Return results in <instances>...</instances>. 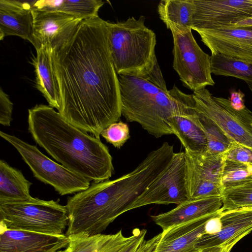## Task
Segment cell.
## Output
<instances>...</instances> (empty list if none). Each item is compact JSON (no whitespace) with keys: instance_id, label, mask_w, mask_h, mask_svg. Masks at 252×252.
<instances>
[{"instance_id":"1","label":"cell","mask_w":252,"mask_h":252,"mask_svg":"<svg viewBox=\"0 0 252 252\" xmlns=\"http://www.w3.org/2000/svg\"><path fill=\"white\" fill-rule=\"evenodd\" d=\"M52 57L60 95L58 112L71 125L100 138L101 131L122 116L107 21L99 16L83 20Z\"/></svg>"},{"instance_id":"2","label":"cell","mask_w":252,"mask_h":252,"mask_svg":"<svg viewBox=\"0 0 252 252\" xmlns=\"http://www.w3.org/2000/svg\"><path fill=\"white\" fill-rule=\"evenodd\" d=\"M172 158L164 146L150 152L132 171L113 180L93 183L68 198L65 235L69 238L101 234L163 171Z\"/></svg>"},{"instance_id":"3","label":"cell","mask_w":252,"mask_h":252,"mask_svg":"<svg viewBox=\"0 0 252 252\" xmlns=\"http://www.w3.org/2000/svg\"><path fill=\"white\" fill-rule=\"evenodd\" d=\"M28 130L34 141L72 172L94 183L109 180L114 172L108 147L66 121L50 105L28 110Z\"/></svg>"},{"instance_id":"4","label":"cell","mask_w":252,"mask_h":252,"mask_svg":"<svg viewBox=\"0 0 252 252\" xmlns=\"http://www.w3.org/2000/svg\"><path fill=\"white\" fill-rule=\"evenodd\" d=\"M121 112L126 120L136 122L156 138L173 134L168 120L175 113V102L157 63L142 76L118 75Z\"/></svg>"},{"instance_id":"5","label":"cell","mask_w":252,"mask_h":252,"mask_svg":"<svg viewBox=\"0 0 252 252\" xmlns=\"http://www.w3.org/2000/svg\"><path fill=\"white\" fill-rule=\"evenodd\" d=\"M141 15L116 23L107 21L108 45L118 75L142 76L151 73L158 63L155 33L145 25Z\"/></svg>"},{"instance_id":"6","label":"cell","mask_w":252,"mask_h":252,"mask_svg":"<svg viewBox=\"0 0 252 252\" xmlns=\"http://www.w3.org/2000/svg\"><path fill=\"white\" fill-rule=\"evenodd\" d=\"M68 217L65 205L54 200L0 204V226L6 229L53 235L64 234Z\"/></svg>"},{"instance_id":"7","label":"cell","mask_w":252,"mask_h":252,"mask_svg":"<svg viewBox=\"0 0 252 252\" xmlns=\"http://www.w3.org/2000/svg\"><path fill=\"white\" fill-rule=\"evenodd\" d=\"M0 136L17 150L34 177L51 186L61 195L78 193L91 185L90 181L52 160L36 146L2 131Z\"/></svg>"},{"instance_id":"8","label":"cell","mask_w":252,"mask_h":252,"mask_svg":"<svg viewBox=\"0 0 252 252\" xmlns=\"http://www.w3.org/2000/svg\"><path fill=\"white\" fill-rule=\"evenodd\" d=\"M196 113L210 120L233 142L252 149V112L237 111L228 99L214 96L206 88L194 91Z\"/></svg>"},{"instance_id":"9","label":"cell","mask_w":252,"mask_h":252,"mask_svg":"<svg viewBox=\"0 0 252 252\" xmlns=\"http://www.w3.org/2000/svg\"><path fill=\"white\" fill-rule=\"evenodd\" d=\"M171 32L173 38V67L183 85L193 92L213 86L215 83L212 77L211 56L198 45L191 30Z\"/></svg>"},{"instance_id":"10","label":"cell","mask_w":252,"mask_h":252,"mask_svg":"<svg viewBox=\"0 0 252 252\" xmlns=\"http://www.w3.org/2000/svg\"><path fill=\"white\" fill-rule=\"evenodd\" d=\"M188 199L185 153H175L166 168L127 208L126 212L150 204L178 205Z\"/></svg>"},{"instance_id":"11","label":"cell","mask_w":252,"mask_h":252,"mask_svg":"<svg viewBox=\"0 0 252 252\" xmlns=\"http://www.w3.org/2000/svg\"><path fill=\"white\" fill-rule=\"evenodd\" d=\"M189 199L221 196L223 154L193 152L185 150Z\"/></svg>"},{"instance_id":"12","label":"cell","mask_w":252,"mask_h":252,"mask_svg":"<svg viewBox=\"0 0 252 252\" xmlns=\"http://www.w3.org/2000/svg\"><path fill=\"white\" fill-rule=\"evenodd\" d=\"M175 102V113L168 123L185 150L203 153L207 150V142L204 129L195 110L192 94L182 92L176 86L169 90Z\"/></svg>"},{"instance_id":"13","label":"cell","mask_w":252,"mask_h":252,"mask_svg":"<svg viewBox=\"0 0 252 252\" xmlns=\"http://www.w3.org/2000/svg\"><path fill=\"white\" fill-rule=\"evenodd\" d=\"M191 30L221 28L240 19L252 17V0H193Z\"/></svg>"},{"instance_id":"14","label":"cell","mask_w":252,"mask_h":252,"mask_svg":"<svg viewBox=\"0 0 252 252\" xmlns=\"http://www.w3.org/2000/svg\"><path fill=\"white\" fill-rule=\"evenodd\" d=\"M35 49L42 45L58 50L72 37L83 20L57 11L32 10Z\"/></svg>"},{"instance_id":"15","label":"cell","mask_w":252,"mask_h":252,"mask_svg":"<svg viewBox=\"0 0 252 252\" xmlns=\"http://www.w3.org/2000/svg\"><path fill=\"white\" fill-rule=\"evenodd\" d=\"M211 55L220 54L252 63V27L197 30Z\"/></svg>"},{"instance_id":"16","label":"cell","mask_w":252,"mask_h":252,"mask_svg":"<svg viewBox=\"0 0 252 252\" xmlns=\"http://www.w3.org/2000/svg\"><path fill=\"white\" fill-rule=\"evenodd\" d=\"M0 252H58L66 248L70 239L53 235L6 229L0 226Z\"/></svg>"},{"instance_id":"17","label":"cell","mask_w":252,"mask_h":252,"mask_svg":"<svg viewBox=\"0 0 252 252\" xmlns=\"http://www.w3.org/2000/svg\"><path fill=\"white\" fill-rule=\"evenodd\" d=\"M222 206L221 196L188 199L165 213L152 216L153 221L165 231L174 226L217 214Z\"/></svg>"},{"instance_id":"18","label":"cell","mask_w":252,"mask_h":252,"mask_svg":"<svg viewBox=\"0 0 252 252\" xmlns=\"http://www.w3.org/2000/svg\"><path fill=\"white\" fill-rule=\"evenodd\" d=\"M35 0H0V40L10 35L29 41L35 47L32 10Z\"/></svg>"},{"instance_id":"19","label":"cell","mask_w":252,"mask_h":252,"mask_svg":"<svg viewBox=\"0 0 252 252\" xmlns=\"http://www.w3.org/2000/svg\"><path fill=\"white\" fill-rule=\"evenodd\" d=\"M220 229L214 234H204L196 245L197 249L219 247L233 239L245 237L252 231V207L222 211L219 213Z\"/></svg>"},{"instance_id":"20","label":"cell","mask_w":252,"mask_h":252,"mask_svg":"<svg viewBox=\"0 0 252 252\" xmlns=\"http://www.w3.org/2000/svg\"><path fill=\"white\" fill-rule=\"evenodd\" d=\"M212 217L190 221L162 231L161 238L154 252L195 251L198 241L206 234V222Z\"/></svg>"},{"instance_id":"21","label":"cell","mask_w":252,"mask_h":252,"mask_svg":"<svg viewBox=\"0 0 252 252\" xmlns=\"http://www.w3.org/2000/svg\"><path fill=\"white\" fill-rule=\"evenodd\" d=\"M36 50L33 60L37 89L42 94L49 105L57 110L60 105L58 84L53 65V51L47 44L42 45Z\"/></svg>"},{"instance_id":"22","label":"cell","mask_w":252,"mask_h":252,"mask_svg":"<svg viewBox=\"0 0 252 252\" xmlns=\"http://www.w3.org/2000/svg\"><path fill=\"white\" fill-rule=\"evenodd\" d=\"M32 185L21 171L0 160V204L32 200L30 193Z\"/></svg>"},{"instance_id":"23","label":"cell","mask_w":252,"mask_h":252,"mask_svg":"<svg viewBox=\"0 0 252 252\" xmlns=\"http://www.w3.org/2000/svg\"><path fill=\"white\" fill-rule=\"evenodd\" d=\"M134 237L125 236L122 230L112 234H100L91 236L69 238L68 252H120Z\"/></svg>"},{"instance_id":"24","label":"cell","mask_w":252,"mask_h":252,"mask_svg":"<svg viewBox=\"0 0 252 252\" xmlns=\"http://www.w3.org/2000/svg\"><path fill=\"white\" fill-rule=\"evenodd\" d=\"M194 10L193 0H162L158 5L160 19L170 31L191 30Z\"/></svg>"},{"instance_id":"25","label":"cell","mask_w":252,"mask_h":252,"mask_svg":"<svg viewBox=\"0 0 252 252\" xmlns=\"http://www.w3.org/2000/svg\"><path fill=\"white\" fill-rule=\"evenodd\" d=\"M104 3L101 0H35L33 9L57 11L84 20L98 17Z\"/></svg>"},{"instance_id":"26","label":"cell","mask_w":252,"mask_h":252,"mask_svg":"<svg viewBox=\"0 0 252 252\" xmlns=\"http://www.w3.org/2000/svg\"><path fill=\"white\" fill-rule=\"evenodd\" d=\"M212 74L235 77L252 83V63L220 54L211 55Z\"/></svg>"},{"instance_id":"27","label":"cell","mask_w":252,"mask_h":252,"mask_svg":"<svg viewBox=\"0 0 252 252\" xmlns=\"http://www.w3.org/2000/svg\"><path fill=\"white\" fill-rule=\"evenodd\" d=\"M222 211L252 207V176L223 188Z\"/></svg>"},{"instance_id":"28","label":"cell","mask_w":252,"mask_h":252,"mask_svg":"<svg viewBox=\"0 0 252 252\" xmlns=\"http://www.w3.org/2000/svg\"><path fill=\"white\" fill-rule=\"evenodd\" d=\"M197 115L206 134L207 152L213 154H223L233 142L210 120L198 114Z\"/></svg>"},{"instance_id":"29","label":"cell","mask_w":252,"mask_h":252,"mask_svg":"<svg viewBox=\"0 0 252 252\" xmlns=\"http://www.w3.org/2000/svg\"><path fill=\"white\" fill-rule=\"evenodd\" d=\"M252 176V165L225 159L222 173L221 185L223 189Z\"/></svg>"},{"instance_id":"30","label":"cell","mask_w":252,"mask_h":252,"mask_svg":"<svg viewBox=\"0 0 252 252\" xmlns=\"http://www.w3.org/2000/svg\"><path fill=\"white\" fill-rule=\"evenodd\" d=\"M134 237L130 242L120 252H154L161 238V232L146 240L147 230L136 228L133 230Z\"/></svg>"},{"instance_id":"31","label":"cell","mask_w":252,"mask_h":252,"mask_svg":"<svg viewBox=\"0 0 252 252\" xmlns=\"http://www.w3.org/2000/svg\"><path fill=\"white\" fill-rule=\"evenodd\" d=\"M100 135L108 143L119 149L123 146L130 137L128 125L121 121L109 125L101 131Z\"/></svg>"},{"instance_id":"32","label":"cell","mask_w":252,"mask_h":252,"mask_svg":"<svg viewBox=\"0 0 252 252\" xmlns=\"http://www.w3.org/2000/svg\"><path fill=\"white\" fill-rule=\"evenodd\" d=\"M223 155L227 160L252 165V149L241 144L233 143Z\"/></svg>"},{"instance_id":"33","label":"cell","mask_w":252,"mask_h":252,"mask_svg":"<svg viewBox=\"0 0 252 252\" xmlns=\"http://www.w3.org/2000/svg\"><path fill=\"white\" fill-rule=\"evenodd\" d=\"M13 103L8 95L1 88L0 90V124L4 126H10L12 120Z\"/></svg>"},{"instance_id":"34","label":"cell","mask_w":252,"mask_h":252,"mask_svg":"<svg viewBox=\"0 0 252 252\" xmlns=\"http://www.w3.org/2000/svg\"><path fill=\"white\" fill-rule=\"evenodd\" d=\"M228 100L231 107L237 111H241L246 108L245 104V94L239 89L238 91L231 90L229 92Z\"/></svg>"},{"instance_id":"35","label":"cell","mask_w":252,"mask_h":252,"mask_svg":"<svg viewBox=\"0 0 252 252\" xmlns=\"http://www.w3.org/2000/svg\"><path fill=\"white\" fill-rule=\"evenodd\" d=\"M244 237L243 236H239L221 246L209 249V252H230L233 247Z\"/></svg>"},{"instance_id":"36","label":"cell","mask_w":252,"mask_h":252,"mask_svg":"<svg viewBox=\"0 0 252 252\" xmlns=\"http://www.w3.org/2000/svg\"><path fill=\"white\" fill-rule=\"evenodd\" d=\"M209 249H205V250L196 249L192 252H209Z\"/></svg>"},{"instance_id":"37","label":"cell","mask_w":252,"mask_h":252,"mask_svg":"<svg viewBox=\"0 0 252 252\" xmlns=\"http://www.w3.org/2000/svg\"><path fill=\"white\" fill-rule=\"evenodd\" d=\"M247 84L251 92L252 93V83H247Z\"/></svg>"},{"instance_id":"38","label":"cell","mask_w":252,"mask_h":252,"mask_svg":"<svg viewBox=\"0 0 252 252\" xmlns=\"http://www.w3.org/2000/svg\"><path fill=\"white\" fill-rule=\"evenodd\" d=\"M58 252H68V249L66 248L64 250H61L58 251Z\"/></svg>"}]
</instances>
